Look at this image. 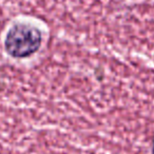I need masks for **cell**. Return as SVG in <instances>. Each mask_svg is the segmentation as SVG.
Wrapping results in <instances>:
<instances>
[{
	"instance_id": "6da1fadb",
	"label": "cell",
	"mask_w": 154,
	"mask_h": 154,
	"mask_svg": "<svg viewBox=\"0 0 154 154\" xmlns=\"http://www.w3.org/2000/svg\"><path fill=\"white\" fill-rule=\"evenodd\" d=\"M41 42L42 36L39 29L29 23H17L8 31L5 47L12 57L24 58L36 53Z\"/></svg>"
},
{
	"instance_id": "7a4b0ae2",
	"label": "cell",
	"mask_w": 154,
	"mask_h": 154,
	"mask_svg": "<svg viewBox=\"0 0 154 154\" xmlns=\"http://www.w3.org/2000/svg\"><path fill=\"white\" fill-rule=\"evenodd\" d=\"M152 154H154V139H153V149H152Z\"/></svg>"
}]
</instances>
